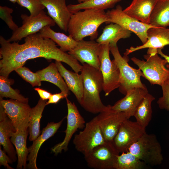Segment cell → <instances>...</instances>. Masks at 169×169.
I'll list each match as a JSON object with an SVG mask.
<instances>
[{
  "label": "cell",
  "mask_w": 169,
  "mask_h": 169,
  "mask_svg": "<svg viewBox=\"0 0 169 169\" xmlns=\"http://www.w3.org/2000/svg\"><path fill=\"white\" fill-rule=\"evenodd\" d=\"M0 74L7 78L12 71L23 66L28 60L37 58L64 62L76 73L82 70V65L77 60L39 32L25 37L22 44L18 42L11 43L0 36Z\"/></svg>",
  "instance_id": "cell-1"
},
{
  "label": "cell",
  "mask_w": 169,
  "mask_h": 169,
  "mask_svg": "<svg viewBox=\"0 0 169 169\" xmlns=\"http://www.w3.org/2000/svg\"><path fill=\"white\" fill-rule=\"evenodd\" d=\"M39 33L43 36L53 40L60 47V49L64 52H69L72 50L78 42L69 35L55 32L49 26L44 27Z\"/></svg>",
  "instance_id": "cell-27"
},
{
  "label": "cell",
  "mask_w": 169,
  "mask_h": 169,
  "mask_svg": "<svg viewBox=\"0 0 169 169\" xmlns=\"http://www.w3.org/2000/svg\"><path fill=\"white\" fill-rule=\"evenodd\" d=\"M34 89L37 92L40 98L43 100H47L49 99L52 94L50 93L39 88H36Z\"/></svg>",
  "instance_id": "cell-40"
},
{
  "label": "cell",
  "mask_w": 169,
  "mask_h": 169,
  "mask_svg": "<svg viewBox=\"0 0 169 169\" xmlns=\"http://www.w3.org/2000/svg\"><path fill=\"white\" fill-rule=\"evenodd\" d=\"M8 0L9 1H10L12 2L14 4L17 3V0Z\"/></svg>",
  "instance_id": "cell-42"
},
{
  "label": "cell",
  "mask_w": 169,
  "mask_h": 169,
  "mask_svg": "<svg viewBox=\"0 0 169 169\" xmlns=\"http://www.w3.org/2000/svg\"><path fill=\"white\" fill-rule=\"evenodd\" d=\"M150 24L155 27L169 26V0L157 1L151 13Z\"/></svg>",
  "instance_id": "cell-29"
},
{
  "label": "cell",
  "mask_w": 169,
  "mask_h": 169,
  "mask_svg": "<svg viewBox=\"0 0 169 169\" xmlns=\"http://www.w3.org/2000/svg\"><path fill=\"white\" fill-rule=\"evenodd\" d=\"M157 53L158 54H159L162 57H163L166 59L167 63L169 64V56L167 55L164 54L162 51L161 49H157Z\"/></svg>",
  "instance_id": "cell-41"
},
{
  "label": "cell",
  "mask_w": 169,
  "mask_h": 169,
  "mask_svg": "<svg viewBox=\"0 0 169 169\" xmlns=\"http://www.w3.org/2000/svg\"><path fill=\"white\" fill-rule=\"evenodd\" d=\"M15 71L32 87L41 86V81L36 72L33 73L28 68L23 66L18 68Z\"/></svg>",
  "instance_id": "cell-34"
},
{
  "label": "cell",
  "mask_w": 169,
  "mask_h": 169,
  "mask_svg": "<svg viewBox=\"0 0 169 169\" xmlns=\"http://www.w3.org/2000/svg\"><path fill=\"white\" fill-rule=\"evenodd\" d=\"M128 151L146 164L151 166L160 165L163 159L161 146L156 136L146 132L129 147Z\"/></svg>",
  "instance_id": "cell-6"
},
{
  "label": "cell",
  "mask_w": 169,
  "mask_h": 169,
  "mask_svg": "<svg viewBox=\"0 0 169 169\" xmlns=\"http://www.w3.org/2000/svg\"><path fill=\"white\" fill-rule=\"evenodd\" d=\"M122 0H87L76 4L67 6L69 10L72 14L82 10L97 8L102 10L111 8L117 3Z\"/></svg>",
  "instance_id": "cell-31"
},
{
  "label": "cell",
  "mask_w": 169,
  "mask_h": 169,
  "mask_svg": "<svg viewBox=\"0 0 169 169\" xmlns=\"http://www.w3.org/2000/svg\"></svg>",
  "instance_id": "cell-44"
},
{
  "label": "cell",
  "mask_w": 169,
  "mask_h": 169,
  "mask_svg": "<svg viewBox=\"0 0 169 169\" xmlns=\"http://www.w3.org/2000/svg\"><path fill=\"white\" fill-rule=\"evenodd\" d=\"M81 74L83 79V94L80 104L86 111L97 114L106 107L102 102L100 94L103 90V81L100 69L87 64H82Z\"/></svg>",
  "instance_id": "cell-3"
},
{
  "label": "cell",
  "mask_w": 169,
  "mask_h": 169,
  "mask_svg": "<svg viewBox=\"0 0 169 169\" xmlns=\"http://www.w3.org/2000/svg\"><path fill=\"white\" fill-rule=\"evenodd\" d=\"M12 80L2 75L0 76V98H9L24 103H28V99L19 94L17 90L12 88Z\"/></svg>",
  "instance_id": "cell-33"
},
{
  "label": "cell",
  "mask_w": 169,
  "mask_h": 169,
  "mask_svg": "<svg viewBox=\"0 0 169 169\" xmlns=\"http://www.w3.org/2000/svg\"><path fill=\"white\" fill-rule=\"evenodd\" d=\"M120 152L113 142L106 141L84 155L88 166L95 169H115Z\"/></svg>",
  "instance_id": "cell-10"
},
{
  "label": "cell",
  "mask_w": 169,
  "mask_h": 169,
  "mask_svg": "<svg viewBox=\"0 0 169 169\" xmlns=\"http://www.w3.org/2000/svg\"><path fill=\"white\" fill-rule=\"evenodd\" d=\"M146 164L136 156L127 151L118 156L115 169H142Z\"/></svg>",
  "instance_id": "cell-32"
},
{
  "label": "cell",
  "mask_w": 169,
  "mask_h": 169,
  "mask_svg": "<svg viewBox=\"0 0 169 169\" xmlns=\"http://www.w3.org/2000/svg\"><path fill=\"white\" fill-rule=\"evenodd\" d=\"M1 105L16 130L28 127L31 108L28 103L10 99L4 100L0 98Z\"/></svg>",
  "instance_id": "cell-15"
},
{
  "label": "cell",
  "mask_w": 169,
  "mask_h": 169,
  "mask_svg": "<svg viewBox=\"0 0 169 169\" xmlns=\"http://www.w3.org/2000/svg\"><path fill=\"white\" fill-rule=\"evenodd\" d=\"M77 0L79 3H81L84 2L86 1L87 0Z\"/></svg>",
  "instance_id": "cell-43"
},
{
  "label": "cell",
  "mask_w": 169,
  "mask_h": 169,
  "mask_svg": "<svg viewBox=\"0 0 169 169\" xmlns=\"http://www.w3.org/2000/svg\"><path fill=\"white\" fill-rule=\"evenodd\" d=\"M13 10L6 6H0V18L13 31H15L18 26L14 22L11 14Z\"/></svg>",
  "instance_id": "cell-36"
},
{
  "label": "cell",
  "mask_w": 169,
  "mask_h": 169,
  "mask_svg": "<svg viewBox=\"0 0 169 169\" xmlns=\"http://www.w3.org/2000/svg\"><path fill=\"white\" fill-rule=\"evenodd\" d=\"M65 99L68 109L67 127L64 131L65 135L63 140L51 149L52 152L55 155L61 153L63 150L67 151L69 144L74 134L78 129L84 128L85 125V121L75 103L71 102L67 97Z\"/></svg>",
  "instance_id": "cell-14"
},
{
  "label": "cell",
  "mask_w": 169,
  "mask_h": 169,
  "mask_svg": "<svg viewBox=\"0 0 169 169\" xmlns=\"http://www.w3.org/2000/svg\"><path fill=\"white\" fill-rule=\"evenodd\" d=\"M158 54L157 50L148 49L147 54L144 56L146 61L135 57L131 58V60L138 66L144 78L151 84L161 86L169 79V69L166 66L167 63L166 60L160 57Z\"/></svg>",
  "instance_id": "cell-4"
},
{
  "label": "cell",
  "mask_w": 169,
  "mask_h": 169,
  "mask_svg": "<svg viewBox=\"0 0 169 169\" xmlns=\"http://www.w3.org/2000/svg\"><path fill=\"white\" fill-rule=\"evenodd\" d=\"M46 102V100L40 98L36 105L31 109L28 127L30 141H35L40 135V122Z\"/></svg>",
  "instance_id": "cell-28"
},
{
  "label": "cell",
  "mask_w": 169,
  "mask_h": 169,
  "mask_svg": "<svg viewBox=\"0 0 169 169\" xmlns=\"http://www.w3.org/2000/svg\"><path fill=\"white\" fill-rule=\"evenodd\" d=\"M16 131L3 108L0 105V144L13 161H15L17 159V153L11 141V137Z\"/></svg>",
  "instance_id": "cell-21"
},
{
  "label": "cell",
  "mask_w": 169,
  "mask_h": 169,
  "mask_svg": "<svg viewBox=\"0 0 169 169\" xmlns=\"http://www.w3.org/2000/svg\"><path fill=\"white\" fill-rule=\"evenodd\" d=\"M28 133V127L18 129L13 132L11 141L15 148L18 157L17 169H26L29 154L27 146V139Z\"/></svg>",
  "instance_id": "cell-23"
},
{
  "label": "cell",
  "mask_w": 169,
  "mask_h": 169,
  "mask_svg": "<svg viewBox=\"0 0 169 169\" xmlns=\"http://www.w3.org/2000/svg\"><path fill=\"white\" fill-rule=\"evenodd\" d=\"M110 49L120 71V92L125 95L128 91L135 88H146L141 80V77H144L142 72L140 69H135L129 65L128 55L122 56L117 45L110 46Z\"/></svg>",
  "instance_id": "cell-5"
},
{
  "label": "cell",
  "mask_w": 169,
  "mask_h": 169,
  "mask_svg": "<svg viewBox=\"0 0 169 169\" xmlns=\"http://www.w3.org/2000/svg\"><path fill=\"white\" fill-rule=\"evenodd\" d=\"M167 45H169V28L153 27L148 30L147 41L145 44L126 49L124 55H128L132 52L145 48L162 49Z\"/></svg>",
  "instance_id": "cell-19"
},
{
  "label": "cell",
  "mask_w": 169,
  "mask_h": 169,
  "mask_svg": "<svg viewBox=\"0 0 169 169\" xmlns=\"http://www.w3.org/2000/svg\"><path fill=\"white\" fill-rule=\"evenodd\" d=\"M100 44L94 40L82 39L78 41L77 45L68 53L82 64L86 63L100 69Z\"/></svg>",
  "instance_id": "cell-16"
},
{
  "label": "cell",
  "mask_w": 169,
  "mask_h": 169,
  "mask_svg": "<svg viewBox=\"0 0 169 169\" xmlns=\"http://www.w3.org/2000/svg\"><path fill=\"white\" fill-rule=\"evenodd\" d=\"M110 51L109 44H100L99 58L103 78V90L105 96L119 88L120 84V71L114 60H111Z\"/></svg>",
  "instance_id": "cell-7"
},
{
  "label": "cell",
  "mask_w": 169,
  "mask_h": 169,
  "mask_svg": "<svg viewBox=\"0 0 169 169\" xmlns=\"http://www.w3.org/2000/svg\"><path fill=\"white\" fill-rule=\"evenodd\" d=\"M22 25L13 31L11 37L8 40L10 42H18L27 36L37 33L46 26L53 27L55 23L46 13L42 10L38 15L32 17L22 14Z\"/></svg>",
  "instance_id": "cell-11"
},
{
  "label": "cell",
  "mask_w": 169,
  "mask_h": 169,
  "mask_svg": "<svg viewBox=\"0 0 169 169\" xmlns=\"http://www.w3.org/2000/svg\"><path fill=\"white\" fill-rule=\"evenodd\" d=\"M55 63L69 90L74 94L80 104L83 94V84L81 74L68 70L60 61H55Z\"/></svg>",
  "instance_id": "cell-24"
},
{
  "label": "cell",
  "mask_w": 169,
  "mask_h": 169,
  "mask_svg": "<svg viewBox=\"0 0 169 169\" xmlns=\"http://www.w3.org/2000/svg\"><path fill=\"white\" fill-rule=\"evenodd\" d=\"M131 33L117 24L110 23L103 28L96 42L100 44H109L110 46H116L119 40L129 38Z\"/></svg>",
  "instance_id": "cell-25"
},
{
  "label": "cell",
  "mask_w": 169,
  "mask_h": 169,
  "mask_svg": "<svg viewBox=\"0 0 169 169\" xmlns=\"http://www.w3.org/2000/svg\"><path fill=\"white\" fill-rule=\"evenodd\" d=\"M69 95L63 92L60 93L52 94L48 101L46 105L50 104H56L61 99L67 97Z\"/></svg>",
  "instance_id": "cell-39"
},
{
  "label": "cell",
  "mask_w": 169,
  "mask_h": 169,
  "mask_svg": "<svg viewBox=\"0 0 169 169\" xmlns=\"http://www.w3.org/2000/svg\"><path fill=\"white\" fill-rule=\"evenodd\" d=\"M155 99V98L148 93L137 107L134 115L136 121L145 128L151 119L152 112L151 104Z\"/></svg>",
  "instance_id": "cell-30"
},
{
  "label": "cell",
  "mask_w": 169,
  "mask_h": 169,
  "mask_svg": "<svg viewBox=\"0 0 169 169\" xmlns=\"http://www.w3.org/2000/svg\"><path fill=\"white\" fill-rule=\"evenodd\" d=\"M46 8L48 13L59 28L65 32L73 14L66 6L65 0H38Z\"/></svg>",
  "instance_id": "cell-17"
},
{
  "label": "cell",
  "mask_w": 169,
  "mask_h": 169,
  "mask_svg": "<svg viewBox=\"0 0 169 169\" xmlns=\"http://www.w3.org/2000/svg\"><path fill=\"white\" fill-rule=\"evenodd\" d=\"M105 141L96 116L86 123L83 130L75 135L73 140L75 149L84 156Z\"/></svg>",
  "instance_id": "cell-8"
},
{
  "label": "cell",
  "mask_w": 169,
  "mask_h": 169,
  "mask_svg": "<svg viewBox=\"0 0 169 169\" xmlns=\"http://www.w3.org/2000/svg\"><path fill=\"white\" fill-rule=\"evenodd\" d=\"M158 0H133L124 12L139 21L150 24L152 12Z\"/></svg>",
  "instance_id": "cell-22"
},
{
  "label": "cell",
  "mask_w": 169,
  "mask_h": 169,
  "mask_svg": "<svg viewBox=\"0 0 169 169\" xmlns=\"http://www.w3.org/2000/svg\"><path fill=\"white\" fill-rule=\"evenodd\" d=\"M36 73L41 81H46L51 83L58 87L61 92L69 95L68 88L55 63H51L48 66L37 71Z\"/></svg>",
  "instance_id": "cell-26"
},
{
  "label": "cell",
  "mask_w": 169,
  "mask_h": 169,
  "mask_svg": "<svg viewBox=\"0 0 169 169\" xmlns=\"http://www.w3.org/2000/svg\"><path fill=\"white\" fill-rule=\"evenodd\" d=\"M147 88H136L129 90L125 96L118 100L112 108L124 113L127 119L133 116L135 112L145 96L148 93Z\"/></svg>",
  "instance_id": "cell-18"
},
{
  "label": "cell",
  "mask_w": 169,
  "mask_h": 169,
  "mask_svg": "<svg viewBox=\"0 0 169 169\" xmlns=\"http://www.w3.org/2000/svg\"><path fill=\"white\" fill-rule=\"evenodd\" d=\"M146 132V128L136 121L126 119L121 124L113 142L120 153L126 152Z\"/></svg>",
  "instance_id": "cell-12"
},
{
  "label": "cell",
  "mask_w": 169,
  "mask_h": 169,
  "mask_svg": "<svg viewBox=\"0 0 169 169\" xmlns=\"http://www.w3.org/2000/svg\"><path fill=\"white\" fill-rule=\"evenodd\" d=\"M106 14L108 21L105 23H113L133 32L139 38L142 44L147 41V32L151 28L155 27L150 24L143 23L125 13L122 7L119 5L115 9L108 10Z\"/></svg>",
  "instance_id": "cell-9"
},
{
  "label": "cell",
  "mask_w": 169,
  "mask_h": 169,
  "mask_svg": "<svg viewBox=\"0 0 169 169\" xmlns=\"http://www.w3.org/2000/svg\"><path fill=\"white\" fill-rule=\"evenodd\" d=\"M64 118L57 123L51 122L42 131L41 134L34 141L28 148L27 168L29 169H37L36 160L40 147L45 141L53 136L61 126Z\"/></svg>",
  "instance_id": "cell-20"
},
{
  "label": "cell",
  "mask_w": 169,
  "mask_h": 169,
  "mask_svg": "<svg viewBox=\"0 0 169 169\" xmlns=\"http://www.w3.org/2000/svg\"><path fill=\"white\" fill-rule=\"evenodd\" d=\"M17 3L21 6L27 8L32 17L38 15L45 8L38 0H17Z\"/></svg>",
  "instance_id": "cell-35"
},
{
  "label": "cell",
  "mask_w": 169,
  "mask_h": 169,
  "mask_svg": "<svg viewBox=\"0 0 169 169\" xmlns=\"http://www.w3.org/2000/svg\"><path fill=\"white\" fill-rule=\"evenodd\" d=\"M163 96L157 101L159 108L169 111V79L166 81L161 86Z\"/></svg>",
  "instance_id": "cell-37"
},
{
  "label": "cell",
  "mask_w": 169,
  "mask_h": 169,
  "mask_svg": "<svg viewBox=\"0 0 169 169\" xmlns=\"http://www.w3.org/2000/svg\"><path fill=\"white\" fill-rule=\"evenodd\" d=\"M13 161L7 155L5 152L3 151L0 146V165L3 166L8 169H13L10 166L8 163H12Z\"/></svg>",
  "instance_id": "cell-38"
},
{
  "label": "cell",
  "mask_w": 169,
  "mask_h": 169,
  "mask_svg": "<svg viewBox=\"0 0 169 169\" xmlns=\"http://www.w3.org/2000/svg\"><path fill=\"white\" fill-rule=\"evenodd\" d=\"M108 21L104 10L90 8L79 11L72 14L67 32L69 35L78 42L88 36L93 40L98 35V28Z\"/></svg>",
  "instance_id": "cell-2"
},
{
  "label": "cell",
  "mask_w": 169,
  "mask_h": 169,
  "mask_svg": "<svg viewBox=\"0 0 169 169\" xmlns=\"http://www.w3.org/2000/svg\"><path fill=\"white\" fill-rule=\"evenodd\" d=\"M105 141L113 142L122 122L127 119L125 114L113 110L108 105L96 116Z\"/></svg>",
  "instance_id": "cell-13"
}]
</instances>
